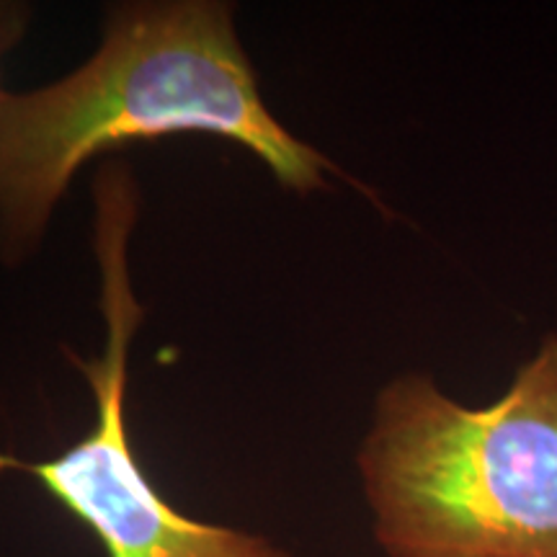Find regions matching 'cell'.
Wrapping results in <instances>:
<instances>
[{"instance_id": "obj_1", "label": "cell", "mask_w": 557, "mask_h": 557, "mask_svg": "<svg viewBox=\"0 0 557 557\" xmlns=\"http://www.w3.org/2000/svg\"><path fill=\"white\" fill-rule=\"evenodd\" d=\"M214 135L243 145L284 189H325L333 163L261 99L233 9L209 0L111 11L99 52L52 86L0 103V248L34 250L83 163L139 139Z\"/></svg>"}, {"instance_id": "obj_2", "label": "cell", "mask_w": 557, "mask_h": 557, "mask_svg": "<svg viewBox=\"0 0 557 557\" xmlns=\"http://www.w3.org/2000/svg\"><path fill=\"white\" fill-rule=\"evenodd\" d=\"M357 462L387 557H557V336L483 408L387 382Z\"/></svg>"}, {"instance_id": "obj_3", "label": "cell", "mask_w": 557, "mask_h": 557, "mask_svg": "<svg viewBox=\"0 0 557 557\" xmlns=\"http://www.w3.org/2000/svg\"><path fill=\"white\" fill-rule=\"evenodd\" d=\"M94 199L107 348L96 359L67 351L94 389V429L58 457L39 462L0 455V472L39 480L70 517L94 532L109 557H292L261 534L186 517L163 498L135 457L127 372L129 346L145 310L129 282L127 248L137 220V186L127 165L109 163L96 178Z\"/></svg>"}, {"instance_id": "obj_4", "label": "cell", "mask_w": 557, "mask_h": 557, "mask_svg": "<svg viewBox=\"0 0 557 557\" xmlns=\"http://www.w3.org/2000/svg\"><path fill=\"white\" fill-rule=\"evenodd\" d=\"M21 34V13L16 9H5V5H0V58H3L5 50L13 45V41L18 39ZM5 90L0 88V103L5 101Z\"/></svg>"}]
</instances>
